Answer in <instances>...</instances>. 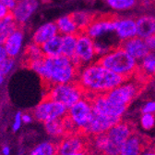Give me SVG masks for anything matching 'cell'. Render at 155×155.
<instances>
[{
  "mask_svg": "<svg viewBox=\"0 0 155 155\" xmlns=\"http://www.w3.org/2000/svg\"><path fill=\"white\" fill-rule=\"evenodd\" d=\"M26 66L40 77L46 88L54 85L76 82L80 70L72 59L64 55L45 57L29 62Z\"/></svg>",
  "mask_w": 155,
  "mask_h": 155,
  "instance_id": "6da1fadb",
  "label": "cell"
},
{
  "mask_svg": "<svg viewBox=\"0 0 155 155\" xmlns=\"http://www.w3.org/2000/svg\"><path fill=\"white\" fill-rule=\"evenodd\" d=\"M127 79L105 68L98 62L82 66L79 70L77 83L84 91L85 96L106 94Z\"/></svg>",
  "mask_w": 155,
  "mask_h": 155,
  "instance_id": "7a4b0ae2",
  "label": "cell"
},
{
  "mask_svg": "<svg viewBox=\"0 0 155 155\" xmlns=\"http://www.w3.org/2000/svg\"><path fill=\"white\" fill-rule=\"evenodd\" d=\"M133 133L134 126L131 124L120 121L105 133L92 137L95 150L102 155H118Z\"/></svg>",
  "mask_w": 155,
  "mask_h": 155,
  "instance_id": "3957f363",
  "label": "cell"
},
{
  "mask_svg": "<svg viewBox=\"0 0 155 155\" xmlns=\"http://www.w3.org/2000/svg\"><path fill=\"white\" fill-rule=\"evenodd\" d=\"M97 62L127 80L135 76L139 69V62L120 46L114 47L107 54L99 58Z\"/></svg>",
  "mask_w": 155,
  "mask_h": 155,
  "instance_id": "277c9868",
  "label": "cell"
},
{
  "mask_svg": "<svg viewBox=\"0 0 155 155\" xmlns=\"http://www.w3.org/2000/svg\"><path fill=\"white\" fill-rule=\"evenodd\" d=\"M144 84L145 80L135 75L132 78L126 80L120 86L106 93L105 96L111 102L116 105L128 107L143 90Z\"/></svg>",
  "mask_w": 155,
  "mask_h": 155,
  "instance_id": "5b68a950",
  "label": "cell"
},
{
  "mask_svg": "<svg viewBox=\"0 0 155 155\" xmlns=\"http://www.w3.org/2000/svg\"><path fill=\"white\" fill-rule=\"evenodd\" d=\"M84 91L77 82L54 85L46 88V97L64 104L68 109L81 100Z\"/></svg>",
  "mask_w": 155,
  "mask_h": 155,
  "instance_id": "8992f818",
  "label": "cell"
},
{
  "mask_svg": "<svg viewBox=\"0 0 155 155\" xmlns=\"http://www.w3.org/2000/svg\"><path fill=\"white\" fill-rule=\"evenodd\" d=\"M68 109L64 104L45 96L33 108L32 115L34 119L45 124L46 122L65 118L68 114Z\"/></svg>",
  "mask_w": 155,
  "mask_h": 155,
  "instance_id": "52a82bcc",
  "label": "cell"
},
{
  "mask_svg": "<svg viewBox=\"0 0 155 155\" xmlns=\"http://www.w3.org/2000/svg\"><path fill=\"white\" fill-rule=\"evenodd\" d=\"M95 60H98V58L95 52L94 40L84 32L79 33L77 34L76 53L72 61L81 68L95 62Z\"/></svg>",
  "mask_w": 155,
  "mask_h": 155,
  "instance_id": "ba28073f",
  "label": "cell"
},
{
  "mask_svg": "<svg viewBox=\"0 0 155 155\" xmlns=\"http://www.w3.org/2000/svg\"><path fill=\"white\" fill-rule=\"evenodd\" d=\"M92 111L93 109L91 99L87 96H84L81 100L68 108V117L73 122L78 131L81 133L90 122L92 116Z\"/></svg>",
  "mask_w": 155,
  "mask_h": 155,
  "instance_id": "9c48e42d",
  "label": "cell"
},
{
  "mask_svg": "<svg viewBox=\"0 0 155 155\" xmlns=\"http://www.w3.org/2000/svg\"><path fill=\"white\" fill-rule=\"evenodd\" d=\"M117 16L115 15H96L91 23L83 31L93 40L99 39L103 35L114 33L115 22Z\"/></svg>",
  "mask_w": 155,
  "mask_h": 155,
  "instance_id": "30bf717a",
  "label": "cell"
},
{
  "mask_svg": "<svg viewBox=\"0 0 155 155\" xmlns=\"http://www.w3.org/2000/svg\"><path fill=\"white\" fill-rule=\"evenodd\" d=\"M120 121L121 118L110 117V116L103 115L93 111L90 122L81 131V134L86 137H95L97 135L105 133Z\"/></svg>",
  "mask_w": 155,
  "mask_h": 155,
  "instance_id": "8fae6325",
  "label": "cell"
},
{
  "mask_svg": "<svg viewBox=\"0 0 155 155\" xmlns=\"http://www.w3.org/2000/svg\"><path fill=\"white\" fill-rule=\"evenodd\" d=\"M89 98L91 99L92 109L94 111L98 112L100 114H103V115L110 116V117L121 118L124 112L127 109V107L119 106V105H116L111 102L106 98L105 94L95 95L92 97H89Z\"/></svg>",
  "mask_w": 155,
  "mask_h": 155,
  "instance_id": "7c38bea8",
  "label": "cell"
},
{
  "mask_svg": "<svg viewBox=\"0 0 155 155\" xmlns=\"http://www.w3.org/2000/svg\"><path fill=\"white\" fill-rule=\"evenodd\" d=\"M88 138L81 133L67 135L57 143L58 155H68L70 153L88 149Z\"/></svg>",
  "mask_w": 155,
  "mask_h": 155,
  "instance_id": "4fadbf2b",
  "label": "cell"
},
{
  "mask_svg": "<svg viewBox=\"0 0 155 155\" xmlns=\"http://www.w3.org/2000/svg\"><path fill=\"white\" fill-rule=\"evenodd\" d=\"M39 8V0H21L11 10V14L18 26H24Z\"/></svg>",
  "mask_w": 155,
  "mask_h": 155,
  "instance_id": "5bb4252c",
  "label": "cell"
},
{
  "mask_svg": "<svg viewBox=\"0 0 155 155\" xmlns=\"http://www.w3.org/2000/svg\"><path fill=\"white\" fill-rule=\"evenodd\" d=\"M24 29L22 26H18L6 39L3 44L7 54L10 58H17L21 54L23 50V43H24Z\"/></svg>",
  "mask_w": 155,
  "mask_h": 155,
  "instance_id": "9a60e30c",
  "label": "cell"
},
{
  "mask_svg": "<svg viewBox=\"0 0 155 155\" xmlns=\"http://www.w3.org/2000/svg\"><path fill=\"white\" fill-rule=\"evenodd\" d=\"M114 33L121 42L136 37L138 34L136 19L128 18V17L127 18L117 17L115 22Z\"/></svg>",
  "mask_w": 155,
  "mask_h": 155,
  "instance_id": "2e32d148",
  "label": "cell"
},
{
  "mask_svg": "<svg viewBox=\"0 0 155 155\" xmlns=\"http://www.w3.org/2000/svg\"><path fill=\"white\" fill-rule=\"evenodd\" d=\"M119 46L122 48H124L131 57H133L138 62H140L143 58H145L150 53L145 39L139 36H136L131 38V39L120 42Z\"/></svg>",
  "mask_w": 155,
  "mask_h": 155,
  "instance_id": "e0dca14e",
  "label": "cell"
},
{
  "mask_svg": "<svg viewBox=\"0 0 155 155\" xmlns=\"http://www.w3.org/2000/svg\"><path fill=\"white\" fill-rule=\"evenodd\" d=\"M57 34L59 33H58L55 23L48 22L35 29L31 35V42L39 46H42Z\"/></svg>",
  "mask_w": 155,
  "mask_h": 155,
  "instance_id": "ac0fdd59",
  "label": "cell"
},
{
  "mask_svg": "<svg viewBox=\"0 0 155 155\" xmlns=\"http://www.w3.org/2000/svg\"><path fill=\"white\" fill-rule=\"evenodd\" d=\"M148 147L147 141L137 133H133L125 142L118 155H141Z\"/></svg>",
  "mask_w": 155,
  "mask_h": 155,
  "instance_id": "d6986e66",
  "label": "cell"
},
{
  "mask_svg": "<svg viewBox=\"0 0 155 155\" xmlns=\"http://www.w3.org/2000/svg\"><path fill=\"white\" fill-rule=\"evenodd\" d=\"M137 23V36L146 39L149 36L155 34V16L142 15L136 18Z\"/></svg>",
  "mask_w": 155,
  "mask_h": 155,
  "instance_id": "ffe728a7",
  "label": "cell"
},
{
  "mask_svg": "<svg viewBox=\"0 0 155 155\" xmlns=\"http://www.w3.org/2000/svg\"><path fill=\"white\" fill-rule=\"evenodd\" d=\"M138 73L135 75L146 80L150 76H155V53L150 52L145 58L139 62Z\"/></svg>",
  "mask_w": 155,
  "mask_h": 155,
  "instance_id": "44dd1931",
  "label": "cell"
},
{
  "mask_svg": "<svg viewBox=\"0 0 155 155\" xmlns=\"http://www.w3.org/2000/svg\"><path fill=\"white\" fill-rule=\"evenodd\" d=\"M58 30V33L61 35H68V34H78L81 33L79 27L76 24L73 18L70 14L64 15L60 18H58L54 22Z\"/></svg>",
  "mask_w": 155,
  "mask_h": 155,
  "instance_id": "7402d4cb",
  "label": "cell"
},
{
  "mask_svg": "<svg viewBox=\"0 0 155 155\" xmlns=\"http://www.w3.org/2000/svg\"><path fill=\"white\" fill-rule=\"evenodd\" d=\"M41 47L45 57H57L62 55V35H55Z\"/></svg>",
  "mask_w": 155,
  "mask_h": 155,
  "instance_id": "603a6c76",
  "label": "cell"
},
{
  "mask_svg": "<svg viewBox=\"0 0 155 155\" xmlns=\"http://www.w3.org/2000/svg\"><path fill=\"white\" fill-rule=\"evenodd\" d=\"M63 119H57V120L46 122L44 124L46 133L51 138L55 139H61L65 136H67Z\"/></svg>",
  "mask_w": 155,
  "mask_h": 155,
  "instance_id": "cb8c5ba5",
  "label": "cell"
},
{
  "mask_svg": "<svg viewBox=\"0 0 155 155\" xmlns=\"http://www.w3.org/2000/svg\"><path fill=\"white\" fill-rule=\"evenodd\" d=\"M45 58V55L42 50V47L39 46L33 42H31L26 46L23 51L22 55V60L23 63L27 65L29 62L37 61V60H42Z\"/></svg>",
  "mask_w": 155,
  "mask_h": 155,
  "instance_id": "d4e9b609",
  "label": "cell"
},
{
  "mask_svg": "<svg viewBox=\"0 0 155 155\" xmlns=\"http://www.w3.org/2000/svg\"><path fill=\"white\" fill-rule=\"evenodd\" d=\"M29 155H58L57 143L53 141L40 142L31 148Z\"/></svg>",
  "mask_w": 155,
  "mask_h": 155,
  "instance_id": "484cf974",
  "label": "cell"
},
{
  "mask_svg": "<svg viewBox=\"0 0 155 155\" xmlns=\"http://www.w3.org/2000/svg\"><path fill=\"white\" fill-rule=\"evenodd\" d=\"M12 14L8 16L3 21H0V45H3L8 36L18 27Z\"/></svg>",
  "mask_w": 155,
  "mask_h": 155,
  "instance_id": "4316f807",
  "label": "cell"
},
{
  "mask_svg": "<svg viewBox=\"0 0 155 155\" xmlns=\"http://www.w3.org/2000/svg\"><path fill=\"white\" fill-rule=\"evenodd\" d=\"M81 32H83L95 18L96 14L89 11H75L70 14Z\"/></svg>",
  "mask_w": 155,
  "mask_h": 155,
  "instance_id": "83f0119b",
  "label": "cell"
},
{
  "mask_svg": "<svg viewBox=\"0 0 155 155\" xmlns=\"http://www.w3.org/2000/svg\"><path fill=\"white\" fill-rule=\"evenodd\" d=\"M77 34L62 35V55L73 59L76 53Z\"/></svg>",
  "mask_w": 155,
  "mask_h": 155,
  "instance_id": "f1b7e54d",
  "label": "cell"
},
{
  "mask_svg": "<svg viewBox=\"0 0 155 155\" xmlns=\"http://www.w3.org/2000/svg\"><path fill=\"white\" fill-rule=\"evenodd\" d=\"M105 3L114 10L125 11L133 9L137 5L138 0H104Z\"/></svg>",
  "mask_w": 155,
  "mask_h": 155,
  "instance_id": "f546056e",
  "label": "cell"
},
{
  "mask_svg": "<svg viewBox=\"0 0 155 155\" xmlns=\"http://www.w3.org/2000/svg\"><path fill=\"white\" fill-rule=\"evenodd\" d=\"M17 59L8 57L6 59L0 62V73H2L5 77L10 74V72L15 69L17 64Z\"/></svg>",
  "mask_w": 155,
  "mask_h": 155,
  "instance_id": "4dcf8cb0",
  "label": "cell"
},
{
  "mask_svg": "<svg viewBox=\"0 0 155 155\" xmlns=\"http://www.w3.org/2000/svg\"><path fill=\"white\" fill-rule=\"evenodd\" d=\"M94 47H95V52H96V55H97V58H98V59L101 58L102 56L107 54L114 48V47L110 46L109 44H106L105 42L98 40V39L94 40Z\"/></svg>",
  "mask_w": 155,
  "mask_h": 155,
  "instance_id": "1f68e13d",
  "label": "cell"
},
{
  "mask_svg": "<svg viewBox=\"0 0 155 155\" xmlns=\"http://www.w3.org/2000/svg\"><path fill=\"white\" fill-rule=\"evenodd\" d=\"M155 123V118L153 113H143L140 119V124L142 128L145 130H150L153 127Z\"/></svg>",
  "mask_w": 155,
  "mask_h": 155,
  "instance_id": "d6a6232c",
  "label": "cell"
},
{
  "mask_svg": "<svg viewBox=\"0 0 155 155\" xmlns=\"http://www.w3.org/2000/svg\"><path fill=\"white\" fill-rule=\"evenodd\" d=\"M22 112L21 111H17L14 115V118H13V122H12V131L13 132H18L21 130V126H22Z\"/></svg>",
  "mask_w": 155,
  "mask_h": 155,
  "instance_id": "836d02e7",
  "label": "cell"
},
{
  "mask_svg": "<svg viewBox=\"0 0 155 155\" xmlns=\"http://www.w3.org/2000/svg\"><path fill=\"white\" fill-rule=\"evenodd\" d=\"M10 14H11V10L0 2V21H3L4 19H6Z\"/></svg>",
  "mask_w": 155,
  "mask_h": 155,
  "instance_id": "e575fe53",
  "label": "cell"
},
{
  "mask_svg": "<svg viewBox=\"0 0 155 155\" xmlns=\"http://www.w3.org/2000/svg\"><path fill=\"white\" fill-rule=\"evenodd\" d=\"M145 42H146V45H147L150 52L155 53V34H153V35L149 36L148 38H146Z\"/></svg>",
  "mask_w": 155,
  "mask_h": 155,
  "instance_id": "d590c367",
  "label": "cell"
},
{
  "mask_svg": "<svg viewBox=\"0 0 155 155\" xmlns=\"http://www.w3.org/2000/svg\"><path fill=\"white\" fill-rule=\"evenodd\" d=\"M142 113H154L155 112V101L147 102L142 108Z\"/></svg>",
  "mask_w": 155,
  "mask_h": 155,
  "instance_id": "8d00e7d4",
  "label": "cell"
},
{
  "mask_svg": "<svg viewBox=\"0 0 155 155\" xmlns=\"http://www.w3.org/2000/svg\"><path fill=\"white\" fill-rule=\"evenodd\" d=\"M0 2L4 4L6 7H8L10 10H12L18 3L17 0H0Z\"/></svg>",
  "mask_w": 155,
  "mask_h": 155,
  "instance_id": "74e56055",
  "label": "cell"
},
{
  "mask_svg": "<svg viewBox=\"0 0 155 155\" xmlns=\"http://www.w3.org/2000/svg\"><path fill=\"white\" fill-rule=\"evenodd\" d=\"M34 119L33 115L31 113H29V112H25V113H22V122L23 124H31L32 122V120Z\"/></svg>",
  "mask_w": 155,
  "mask_h": 155,
  "instance_id": "f35d334b",
  "label": "cell"
},
{
  "mask_svg": "<svg viewBox=\"0 0 155 155\" xmlns=\"http://www.w3.org/2000/svg\"><path fill=\"white\" fill-rule=\"evenodd\" d=\"M8 54H7V51L4 48L3 45H0V62H3L6 58H8Z\"/></svg>",
  "mask_w": 155,
  "mask_h": 155,
  "instance_id": "ab89813d",
  "label": "cell"
},
{
  "mask_svg": "<svg viewBox=\"0 0 155 155\" xmlns=\"http://www.w3.org/2000/svg\"><path fill=\"white\" fill-rule=\"evenodd\" d=\"M1 153H2V155H10V153H11L10 147L8 145H4L1 149Z\"/></svg>",
  "mask_w": 155,
  "mask_h": 155,
  "instance_id": "60d3db41",
  "label": "cell"
},
{
  "mask_svg": "<svg viewBox=\"0 0 155 155\" xmlns=\"http://www.w3.org/2000/svg\"><path fill=\"white\" fill-rule=\"evenodd\" d=\"M141 155H155V150L154 149H149L148 147L142 151Z\"/></svg>",
  "mask_w": 155,
  "mask_h": 155,
  "instance_id": "b9f144b4",
  "label": "cell"
},
{
  "mask_svg": "<svg viewBox=\"0 0 155 155\" xmlns=\"http://www.w3.org/2000/svg\"><path fill=\"white\" fill-rule=\"evenodd\" d=\"M68 155H89V150L85 149V150H80V151H76V152L70 153Z\"/></svg>",
  "mask_w": 155,
  "mask_h": 155,
  "instance_id": "7bdbcfd3",
  "label": "cell"
},
{
  "mask_svg": "<svg viewBox=\"0 0 155 155\" xmlns=\"http://www.w3.org/2000/svg\"><path fill=\"white\" fill-rule=\"evenodd\" d=\"M5 79H6V77L2 74V73H0V87H1L4 83H5Z\"/></svg>",
  "mask_w": 155,
  "mask_h": 155,
  "instance_id": "ee69618b",
  "label": "cell"
},
{
  "mask_svg": "<svg viewBox=\"0 0 155 155\" xmlns=\"http://www.w3.org/2000/svg\"><path fill=\"white\" fill-rule=\"evenodd\" d=\"M17 1H18H18H21V0H17Z\"/></svg>",
  "mask_w": 155,
  "mask_h": 155,
  "instance_id": "f6af8a7d",
  "label": "cell"
},
{
  "mask_svg": "<svg viewBox=\"0 0 155 155\" xmlns=\"http://www.w3.org/2000/svg\"><path fill=\"white\" fill-rule=\"evenodd\" d=\"M154 1H155V0H154Z\"/></svg>",
  "mask_w": 155,
  "mask_h": 155,
  "instance_id": "bcb514c9",
  "label": "cell"
}]
</instances>
